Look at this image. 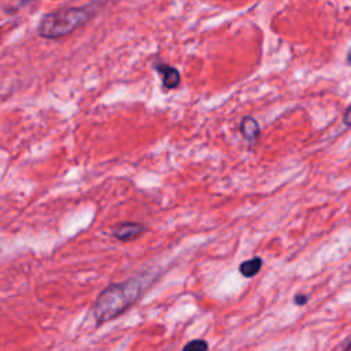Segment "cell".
Masks as SVG:
<instances>
[{"label": "cell", "mask_w": 351, "mask_h": 351, "mask_svg": "<svg viewBox=\"0 0 351 351\" xmlns=\"http://www.w3.org/2000/svg\"><path fill=\"white\" fill-rule=\"evenodd\" d=\"M343 122L347 125V126H351V104L346 108L344 114H343Z\"/></svg>", "instance_id": "obj_9"}, {"label": "cell", "mask_w": 351, "mask_h": 351, "mask_svg": "<svg viewBox=\"0 0 351 351\" xmlns=\"http://www.w3.org/2000/svg\"><path fill=\"white\" fill-rule=\"evenodd\" d=\"M158 274L152 270L141 271L126 281L107 285L96 298L92 306V314L97 325L123 314L130 306L141 299L145 291L155 282Z\"/></svg>", "instance_id": "obj_1"}, {"label": "cell", "mask_w": 351, "mask_h": 351, "mask_svg": "<svg viewBox=\"0 0 351 351\" xmlns=\"http://www.w3.org/2000/svg\"><path fill=\"white\" fill-rule=\"evenodd\" d=\"M347 62H348V64H351V48L347 52Z\"/></svg>", "instance_id": "obj_11"}, {"label": "cell", "mask_w": 351, "mask_h": 351, "mask_svg": "<svg viewBox=\"0 0 351 351\" xmlns=\"http://www.w3.org/2000/svg\"><path fill=\"white\" fill-rule=\"evenodd\" d=\"M89 12L85 8H64L47 14L38 26V33L44 38H60L80 26H82L89 19Z\"/></svg>", "instance_id": "obj_2"}, {"label": "cell", "mask_w": 351, "mask_h": 351, "mask_svg": "<svg viewBox=\"0 0 351 351\" xmlns=\"http://www.w3.org/2000/svg\"><path fill=\"white\" fill-rule=\"evenodd\" d=\"M262 265H263V259L259 258V256H254L251 259H247V261L241 262L239 265V271H240V274L243 277L252 278V277H255L261 271Z\"/></svg>", "instance_id": "obj_6"}, {"label": "cell", "mask_w": 351, "mask_h": 351, "mask_svg": "<svg viewBox=\"0 0 351 351\" xmlns=\"http://www.w3.org/2000/svg\"><path fill=\"white\" fill-rule=\"evenodd\" d=\"M147 230L144 223L140 222H121L111 229L112 237L119 241H132L138 239Z\"/></svg>", "instance_id": "obj_3"}, {"label": "cell", "mask_w": 351, "mask_h": 351, "mask_svg": "<svg viewBox=\"0 0 351 351\" xmlns=\"http://www.w3.org/2000/svg\"><path fill=\"white\" fill-rule=\"evenodd\" d=\"M208 350V343L204 339H195L188 341L182 351H207Z\"/></svg>", "instance_id": "obj_7"}, {"label": "cell", "mask_w": 351, "mask_h": 351, "mask_svg": "<svg viewBox=\"0 0 351 351\" xmlns=\"http://www.w3.org/2000/svg\"><path fill=\"white\" fill-rule=\"evenodd\" d=\"M156 70L162 75V82L166 89H176L180 85V73L177 69L169 66V64H158Z\"/></svg>", "instance_id": "obj_5"}, {"label": "cell", "mask_w": 351, "mask_h": 351, "mask_svg": "<svg viewBox=\"0 0 351 351\" xmlns=\"http://www.w3.org/2000/svg\"><path fill=\"white\" fill-rule=\"evenodd\" d=\"M240 133L250 145H255L261 134V128L258 121L252 117H244L240 121Z\"/></svg>", "instance_id": "obj_4"}, {"label": "cell", "mask_w": 351, "mask_h": 351, "mask_svg": "<svg viewBox=\"0 0 351 351\" xmlns=\"http://www.w3.org/2000/svg\"><path fill=\"white\" fill-rule=\"evenodd\" d=\"M308 302V295H306V293H296L295 296H293V303L296 304V306H303V304H306Z\"/></svg>", "instance_id": "obj_8"}, {"label": "cell", "mask_w": 351, "mask_h": 351, "mask_svg": "<svg viewBox=\"0 0 351 351\" xmlns=\"http://www.w3.org/2000/svg\"><path fill=\"white\" fill-rule=\"evenodd\" d=\"M351 350V339L344 344V347H343V351H350Z\"/></svg>", "instance_id": "obj_10"}]
</instances>
